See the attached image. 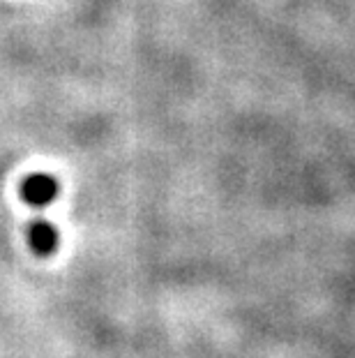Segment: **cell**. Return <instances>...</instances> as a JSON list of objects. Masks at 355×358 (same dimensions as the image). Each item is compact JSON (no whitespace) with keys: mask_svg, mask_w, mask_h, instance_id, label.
Returning a JSON list of instances; mask_svg holds the SVG:
<instances>
[{"mask_svg":"<svg viewBox=\"0 0 355 358\" xmlns=\"http://www.w3.org/2000/svg\"><path fill=\"white\" fill-rule=\"evenodd\" d=\"M60 192V182L51 173H30L21 182V199L33 208H44L54 203Z\"/></svg>","mask_w":355,"mask_h":358,"instance_id":"cell-1","label":"cell"},{"mask_svg":"<svg viewBox=\"0 0 355 358\" xmlns=\"http://www.w3.org/2000/svg\"><path fill=\"white\" fill-rule=\"evenodd\" d=\"M28 243L35 250L37 257H51L58 250L60 238L54 224L47 222V220H35L28 227Z\"/></svg>","mask_w":355,"mask_h":358,"instance_id":"cell-2","label":"cell"}]
</instances>
